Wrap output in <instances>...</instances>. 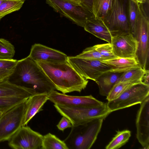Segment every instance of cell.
Instances as JSON below:
<instances>
[{
    "mask_svg": "<svg viewBox=\"0 0 149 149\" xmlns=\"http://www.w3.org/2000/svg\"><path fill=\"white\" fill-rule=\"evenodd\" d=\"M8 80L20 82L21 86L31 90L34 95L48 94L56 90L40 67L29 56L18 61Z\"/></svg>",
    "mask_w": 149,
    "mask_h": 149,
    "instance_id": "obj_1",
    "label": "cell"
},
{
    "mask_svg": "<svg viewBox=\"0 0 149 149\" xmlns=\"http://www.w3.org/2000/svg\"><path fill=\"white\" fill-rule=\"evenodd\" d=\"M44 71L56 90L65 94L80 92L86 87L88 81L80 75L68 62H36Z\"/></svg>",
    "mask_w": 149,
    "mask_h": 149,
    "instance_id": "obj_2",
    "label": "cell"
},
{
    "mask_svg": "<svg viewBox=\"0 0 149 149\" xmlns=\"http://www.w3.org/2000/svg\"><path fill=\"white\" fill-rule=\"evenodd\" d=\"M104 119L96 118L72 126L70 133L63 140L68 149H90L96 140Z\"/></svg>",
    "mask_w": 149,
    "mask_h": 149,
    "instance_id": "obj_3",
    "label": "cell"
},
{
    "mask_svg": "<svg viewBox=\"0 0 149 149\" xmlns=\"http://www.w3.org/2000/svg\"><path fill=\"white\" fill-rule=\"evenodd\" d=\"M93 0L81 3L69 0H46L56 12L84 27L86 21L94 17L92 10Z\"/></svg>",
    "mask_w": 149,
    "mask_h": 149,
    "instance_id": "obj_4",
    "label": "cell"
},
{
    "mask_svg": "<svg viewBox=\"0 0 149 149\" xmlns=\"http://www.w3.org/2000/svg\"><path fill=\"white\" fill-rule=\"evenodd\" d=\"M57 111L70 121L72 126L100 118H105L111 112L107 103L94 107H72L54 104Z\"/></svg>",
    "mask_w": 149,
    "mask_h": 149,
    "instance_id": "obj_5",
    "label": "cell"
},
{
    "mask_svg": "<svg viewBox=\"0 0 149 149\" xmlns=\"http://www.w3.org/2000/svg\"><path fill=\"white\" fill-rule=\"evenodd\" d=\"M149 21L148 16L140 4L135 38L137 42L136 58L143 70L148 69Z\"/></svg>",
    "mask_w": 149,
    "mask_h": 149,
    "instance_id": "obj_6",
    "label": "cell"
},
{
    "mask_svg": "<svg viewBox=\"0 0 149 149\" xmlns=\"http://www.w3.org/2000/svg\"><path fill=\"white\" fill-rule=\"evenodd\" d=\"M149 96V86L142 83L130 86L117 98L107 103L111 112L142 102Z\"/></svg>",
    "mask_w": 149,
    "mask_h": 149,
    "instance_id": "obj_7",
    "label": "cell"
},
{
    "mask_svg": "<svg viewBox=\"0 0 149 149\" xmlns=\"http://www.w3.org/2000/svg\"><path fill=\"white\" fill-rule=\"evenodd\" d=\"M25 101L3 113L0 117V142L8 141L22 126Z\"/></svg>",
    "mask_w": 149,
    "mask_h": 149,
    "instance_id": "obj_8",
    "label": "cell"
},
{
    "mask_svg": "<svg viewBox=\"0 0 149 149\" xmlns=\"http://www.w3.org/2000/svg\"><path fill=\"white\" fill-rule=\"evenodd\" d=\"M126 2L124 0H113L112 7L104 18L113 36L130 33L126 10Z\"/></svg>",
    "mask_w": 149,
    "mask_h": 149,
    "instance_id": "obj_9",
    "label": "cell"
},
{
    "mask_svg": "<svg viewBox=\"0 0 149 149\" xmlns=\"http://www.w3.org/2000/svg\"><path fill=\"white\" fill-rule=\"evenodd\" d=\"M67 62L81 77L95 81L102 74L110 70L109 66L102 61L71 56H68Z\"/></svg>",
    "mask_w": 149,
    "mask_h": 149,
    "instance_id": "obj_10",
    "label": "cell"
},
{
    "mask_svg": "<svg viewBox=\"0 0 149 149\" xmlns=\"http://www.w3.org/2000/svg\"><path fill=\"white\" fill-rule=\"evenodd\" d=\"M43 136L26 125L22 126L8 140L15 149H41Z\"/></svg>",
    "mask_w": 149,
    "mask_h": 149,
    "instance_id": "obj_11",
    "label": "cell"
},
{
    "mask_svg": "<svg viewBox=\"0 0 149 149\" xmlns=\"http://www.w3.org/2000/svg\"><path fill=\"white\" fill-rule=\"evenodd\" d=\"M48 100L54 104L72 107H94L101 106L104 103L91 95L84 96H72L53 91L48 94Z\"/></svg>",
    "mask_w": 149,
    "mask_h": 149,
    "instance_id": "obj_12",
    "label": "cell"
},
{
    "mask_svg": "<svg viewBox=\"0 0 149 149\" xmlns=\"http://www.w3.org/2000/svg\"><path fill=\"white\" fill-rule=\"evenodd\" d=\"M137 44L136 39L130 33L113 36L111 43L115 55L125 58H136Z\"/></svg>",
    "mask_w": 149,
    "mask_h": 149,
    "instance_id": "obj_13",
    "label": "cell"
},
{
    "mask_svg": "<svg viewBox=\"0 0 149 149\" xmlns=\"http://www.w3.org/2000/svg\"><path fill=\"white\" fill-rule=\"evenodd\" d=\"M136 137L143 148L149 149V96L140 104L136 119Z\"/></svg>",
    "mask_w": 149,
    "mask_h": 149,
    "instance_id": "obj_14",
    "label": "cell"
},
{
    "mask_svg": "<svg viewBox=\"0 0 149 149\" xmlns=\"http://www.w3.org/2000/svg\"><path fill=\"white\" fill-rule=\"evenodd\" d=\"M29 56L36 62H67L68 56L64 53L40 44L32 45Z\"/></svg>",
    "mask_w": 149,
    "mask_h": 149,
    "instance_id": "obj_15",
    "label": "cell"
},
{
    "mask_svg": "<svg viewBox=\"0 0 149 149\" xmlns=\"http://www.w3.org/2000/svg\"><path fill=\"white\" fill-rule=\"evenodd\" d=\"M48 100V94H47L33 95L27 99L25 102L22 126L27 125L35 115L43 110V106Z\"/></svg>",
    "mask_w": 149,
    "mask_h": 149,
    "instance_id": "obj_16",
    "label": "cell"
},
{
    "mask_svg": "<svg viewBox=\"0 0 149 149\" xmlns=\"http://www.w3.org/2000/svg\"><path fill=\"white\" fill-rule=\"evenodd\" d=\"M84 28L86 31L111 44L112 35L104 18L93 17L86 21Z\"/></svg>",
    "mask_w": 149,
    "mask_h": 149,
    "instance_id": "obj_17",
    "label": "cell"
},
{
    "mask_svg": "<svg viewBox=\"0 0 149 149\" xmlns=\"http://www.w3.org/2000/svg\"><path fill=\"white\" fill-rule=\"evenodd\" d=\"M33 95L30 89L12 83L8 79L0 81V97L17 96L28 98Z\"/></svg>",
    "mask_w": 149,
    "mask_h": 149,
    "instance_id": "obj_18",
    "label": "cell"
},
{
    "mask_svg": "<svg viewBox=\"0 0 149 149\" xmlns=\"http://www.w3.org/2000/svg\"><path fill=\"white\" fill-rule=\"evenodd\" d=\"M123 72L109 71L100 75L95 81L98 85L100 94L103 96H107Z\"/></svg>",
    "mask_w": 149,
    "mask_h": 149,
    "instance_id": "obj_19",
    "label": "cell"
},
{
    "mask_svg": "<svg viewBox=\"0 0 149 149\" xmlns=\"http://www.w3.org/2000/svg\"><path fill=\"white\" fill-rule=\"evenodd\" d=\"M102 61L109 66L110 68V71L114 72H124L132 68L140 66L136 58L116 57Z\"/></svg>",
    "mask_w": 149,
    "mask_h": 149,
    "instance_id": "obj_20",
    "label": "cell"
},
{
    "mask_svg": "<svg viewBox=\"0 0 149 149\" xmlns=\"http://www.w3.org/2000/svg\"><path fill=\"white\" fill-rule=\"evenodd\" d=\"M113 0H93L92 10L95 18H104L111 9Z\"/></svg>",
    "mask_w": 149,
    "mask_h": 149,
    "instance_id": "obj_21",
    "label": "cell"
},
{
    "mask_svg": "<svg viewBox=\"0 0 149 149\" xmlns=\"http://www.w3.org/2000/svg\"><path fill=\"white\" fill-rule=\"evenodd\" d=\"M139 4L128 0L127 13L130 32L135 38L138 18Z\"/></svg>",
    "mask_w": 149,
    "mask_h": 149,
    "instance_id": "obj_22",
    "label": "cell"
},
{
    "mask_svg": "<svg viewBox=\"0 0 149 149\" xmlns=\"http://www.w3.org/2000/svg\"><path fill=\"white\" fill-rule=\"evenodd\" d=\"M41 149H68L63 141L50 133L43 136Z\"/></svg>",
    "mask_w": 149,
    "mask_h": 149,
    "instance_id": "obj_23",
    "label": "cell"
},
{
    "mask_svg": "<svg viewBox=\"0 0 149 149\" xmlns=\"http://www.w3.org/2000/svg\"><path fill=\"white\" fill-rule=\"evenodd\" d=\"M144 70L140 66H139L124 72L119 78L118 82H133L136 83H141V79L144 73Z\"/></svg>",
    "mask_w": 149,
    "mask_h": 149,
    "instance_id": "obj_24",
    "label": "cell"
},
{
    "mask_svg": "<svg viewBox=\"0 0 149 149\" xmlns=\"http://www.w3.org/2000/svg\"><path fill=\"white\" fill-rule=\"evenodd\" d=\"M131 136V132L127 130L118 131L112 140L107 145L106 149H117L124 145Z\"/></svg>",
    "mask_w": 149,
    "mask_h": 149,
    "instance_id": "obj_25",
    "label": "cell"
},
{
    "mask_svg": "<svg viewBox=\"0 0 149 149\" xmlns=\"http://www.w3.org/2000/svg\"><path fill=\"white\" fill-rule=\"evenodd\" d=\"M24 1L18 0H6L0 5V19L7 14L19 10Z\"/></svg>",
    "mask_w": 149,
    "mask_h": 149,
    "instance_id": "obj_26",
    "label": "cell"
},
{
    "mask_svg": "<svg viewBox=\"0 0 149 149\" xmlns=\"http://www.w3.org/2000/svg\"><path fill=\"white\" fill-rule=\"evenodd\" d=\"M28 98L17 97H0V110L3 112L26 101Z\"/></svg>",
    "mask_w": 149,
    "mask_h": 149,
    "instance_id": "obj_27",
    "label": "cell"
},
{
    "mask_svg": "<svg viewBox=\"0 0 149 149\" xmlns=\"http://www.w3.org/2000/svg\"><path fill=\"white\" fill-rule=\"evenodd\" d=\"M14 46L9 41L0 38V59H11L14 56Z\"/></svg>",
    "mask_w": 149,
    "mask_h": 149,
    "instance_id": "obj_28",
    "label": "cell"
},
{
    "mask_svg": "<svg viewBox=\"0 0 149 149\" xmlns=\"http://www.w3.org/2000/svg\"><path fill=\"white\" fill-rule=\"evenodd\" d=\"M136 83H137L133 82H117L107 96L106 99L108 101H109L117 98L129 87Z\"/></svg>",
    "mask_w": 149,
    "mask_h": 149,
    "instance_id": "obj_29",
    "label": "cell"
},
{
    "mask_svg": "<svg viewBox=\"0 0 149 149\" xmlns=\"http://www.w3.org/2000/svg\"><path fill=\"white\" fill-rule=\"evenodd\" d=\"M76 57L86 59L102 61L105 60L100 53L96 49L95 46L85 49Z\"/></svg>",
    "mask_w": 149,
    "mask_h": 149,
    "instance_id": "obj_30",
    "label": "cell"
},
{
    "mask_svg": "<svg viewBox=\"0 0 149 149\" xmlns=\"http://www.w3.org/2000/svg\"><path fill=\"white\" fill-rule=\"evenodd\" d=\"M94 46L96 49L100 53L105 60L113 59L117 57L113 52L111 43H108Z\"/></svg>",
    "mask_w": 149,
    "mask_h": 149,
    "instance_id": "obj_31",
    "label": "cell"
},
{
    "mask_svg": "<svg viewBox=\"0 0 149 149\" xmlns=\"http://www.w3.org/2000/svg\"><path fill=\"white\" fill-rule=\"evenodd\" d=\"M17 62V60L13 59H0V72L13 70Z\"/></svg>",
    "mask_w": 149,
    "mask_h": 149,
    "instance_id": "obj_32",
    "label": "cell"
},
{
    "mask_svg": "<svg viewBox=\"0 0 149 149\" xmlns=\"http://www.w3.org/2000/svg\"><path fill=\"white\" fill-rule=\"evenodd\" d=\"M72 125L70 121L67 117L63 116L56 126L60 130L63 131L68 127H71Z\"/></svg>",
    "mask_w": 149,
    "mask_h": 149,
    "instance_id": "obj_33",
    "label": "cell"
},
{
    "mask_svg": "<svg viewBox=\"0 0 149 149\" xmlns=\"http://www.w3.org/2000/svg\"><path fill=\"white\" fill-rule=\"evenodd\" d=\"M149 70H144V73L141 79V82L145 84H146L148 86H149Z\"/></svg>",
    "mask_w": 149,
    "mask_h": 149,
    "instance_id": "obj_34",
    "label": "cell"
},
{
    "mask_svg": "<svg viewBox=\"0 0 149 149\" xmlns=\"http://www.w3.org/2000/svg\"><path fill=\"white\" fill-rule=\"evenodd\" d=\"M13 70L0 72V81L8 79L9 76L13 72Z\"/></svg>",
    "mask_w": 149,
    "mask_h": 149,
    "instance_id": "obj_35",
    "label": "cell"
},
{
    "mask_svg": "<svg viewBox=\"0 0 149 149\" xmlns=\"http://www.w3.org/2000/svg\"><path fill=\"white\" fill-rule=\"evenodd\" d=\"M136 3L140 4L145 3H146V0H131Z\"/></svg>",
    "mask_w": 149,
    "mask_h": 149,
    "instance_id": "obj_36",
    "label": "cell"
},
{
    "mask_svg": "<svg viewBox=\"0 0 149 149\" xmlns=\"http://www.w3.org/2000/svg\"><path fill=\"white\" fill-rule=\"evenodd\" d=\"M78 3H81L87 0H69Z\"/></svg>",
    "mask_w": 149,
    "mask_h": 149,
    "instance_id": "obj_37",
    "label": "cell"
},
{
    "mask_svg": "<svg viewBox=\"0 0 149 149\" xmlns=\"http://www.w3.org/2000/svg\"><path fill=\"white\" fill-rule=\"evenodd\" d=\"M6 0H0V5L2 4Z\"/></svg>",
    "mask_w": 149,
    "mask_h": 149,
    "instance_id": "obj_38",
    "label": "cell"
},
{
    "mask_svg": "<svg viewBox=\"0 0 149 149\" xmlns=\"http://www.w3.org/2000/svg\"><path fill=\"white\" fill-rule=\"evenodd\" d=\"M2 113H2L0 112V117L1 116V115H2Z\"/></svg>",
    "mask_w": 149,
    "mask_h": 149,
    "instance_id": "obj_39",
    "label": "cell"
},
{
    "mask_svg": "<svg viewBox=\"0 0 149 149\" xmlns=\"http://www.w3.org/2000/svg\"><path fill=\"white\" fill-rule=\"evenodd\" d=\"M0 112L2 113H3V112L1 110H0Z\"/></svg>",
    "mask_w": 149,
    "mask_h": 149,
    "instance_id": "obj_40",
    "label": "cell"
},
{
    "mask_svg": "<svg viewBox=\"0 0 149 149\" xmlns=\"http://www.w3.org/2000/svg\"><path fill=\"white\" fill-rule=\"evenodd\" d=\"M22 0V1H24L26 0Z\"/></svg>",
    "mask_w": 149,
    "mask_h": 149,
    "instance_id": "obj_41",
    "label": "cell"
},
{
    "mask_svg": "<svg viewBox=\"0 0 149 149\" xmlns=\"http://www.w3.org/2000/svg\"><path fill=\"white\" fill-rule=\"evenodd\" d=\"M1 20V19H0V20Z\"/></svg>",
    "mask_w": 149,
    "mask_h": 149,
    "instance_id": "obj_42",
    "label": "cell"
}]
</instances>
